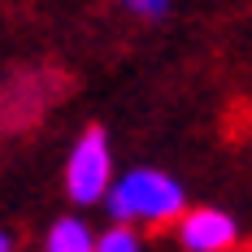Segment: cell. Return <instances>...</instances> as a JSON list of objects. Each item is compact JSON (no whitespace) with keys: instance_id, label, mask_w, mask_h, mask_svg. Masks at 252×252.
Segmentation results:
<instances>
[{"instance_id":"6da1fadb","label":"cell","mask_w":252,"mask_h":252,"mask_svg":"<svg viewBox=\"0 0 252 252\" xmlns=\"http://www.w3.org/2000/svg\"><path fill=\"white\" fill-rule=\"evenodd\" d=\"M104 209L113 222H144V226H157V222H170L183 213V187L178 178L161 174V170H126L122 178H113L104 187Z\"/></svg>"},{"instance_id":"7a4b0ae2","label":"cell","mask_w":252,"mask_h":252,"mask_svg":"<svg viewBox=\"0 0 252 252\" xmlns=\"http://www.w3.org/2000/svg\"><path fill=\"white\" fill-rule=\"evenodd\" d=\"M113 183V152H109V135L100 126H87L70 148L65 161V191L74 204H100L104 187Z\"/></svg>"},{"instance_id":"3957f363","label":"cell","mask_w":252,"mask_h":252,"mask_svg":"<svg viewBox=\"0 0 252 252\" xmlns=\"http://www.w3.org/2000/svg\"><path fill=\"white\" fill-rule=\"evenodd\" d=\"M235 239H239V226L222 209H187L178 218V244L187 252H222Z\"/></svg>"},{"instance_id":"277c9868","label":"cell","mask_w":252,"mask_h":252,"mask_svg":"<svg viewBox=\"0 0 252 252\" xmlns=\"http://www.w3.org/2000/svg\"><path fill=\"white\" fill-rule=\"evenodd\" d=\"M92 230L83 218H57L48 226V239H44V248L48 252H92Z\"/></svg>"},{"instance_id":"5b68a950","label":"cell","mask_w":252,"mask_h":252,"mask_svg":"<svg viewBox=\"0 0 252 252\" xmlns=\"http://www.w3.org/2000/svg\"><path fill=\"white\" fill-rule=\"evenodd\" d=\"M139 244H144V239L135 235V222H118V226L104 230L92 248H100V252H139Z\"/></svg>"},{"instance_id":"8992f818","label":"cell","mask_w":252,"mask_h":252,"mask_svg":"<svg viewBox=\"0 0 252 252\" xmlns=\"http://www.w3.org/2000/svg\"><path fill=\"white\" fill-rule=\"evenodd\" d=\"M139 18H165L170 13V0H126Z\"/></svg>"},{"instance_id":"52a82bcc","label":"cell","mask_w":252,"mask_h":252,"mask_svg":"<svg viewBox=\"0 0 252 252\" xmlns=\"http://www.w3.org/2000/svg\"><path fill=\"white\" fill-rule=\"evenodd\" d=\"M13 248V235H9V230H0V252H9Z\"/></svg>"}]
</instances>
